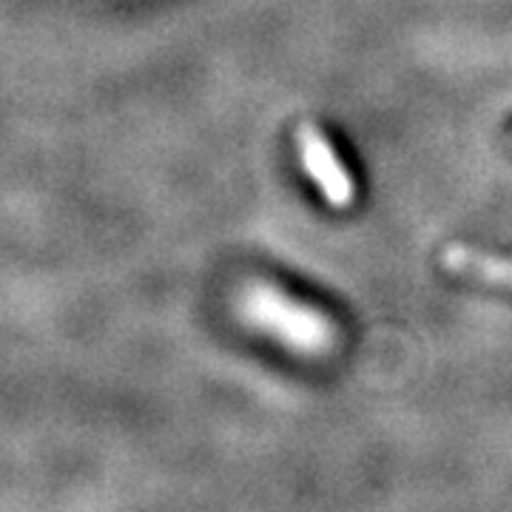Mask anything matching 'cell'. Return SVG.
<instances>
[{
	"instance_id": "1",
	"label": "cell",
	"mask_w": 512,
	"mask_h": 512,
	"mask_svg": "<svg viewBox=\"0 0 512 512\" xmlns=\"http://www.w3.org/2000/svg\"><path fill=\"white\" fill-rule=\"evenodd\" d=\"M239 313L256 330L271 333L282 345L302 353H322L333 348L336 328L328 316L305 302L279 291L268 282H248L239 296Z\"/></svg>"
},
{
	"instance_id": "2",
	"label": "cell",
	"mask_w": 512,
	"mask_h": 512,
	"mask_svg": "<svg viewBox=\"0 0 512 512\" xmlns=\"http://www.w3.org/2000/svg\"><path fill=\"white\" fill-rule=\"evenodd\" d=\"M296 148H299V160H302L305 174H311L322 197L339 211L350 208L356 200V183L348 174L345 163L339 160L336 148L330 146L325 131L313 123H302L296 128Z\"/></svg>"
},
{
	"instance_id": "3",
	"label": "cell",
	"mask_w": 512,
	"mask_h": 512,
	"mask_svg": "<svg viewBox=\"0 0 512 512\" xmlns=\"http://www.w3.org/2000/svg\"><path fill=\"white\" fill-rule=\"evenodd\" d=\"M441 265L458 276H473L498 288H512V259L490 256L470 245H447L441 254Z\"/></svg>"
}]
</instances>
